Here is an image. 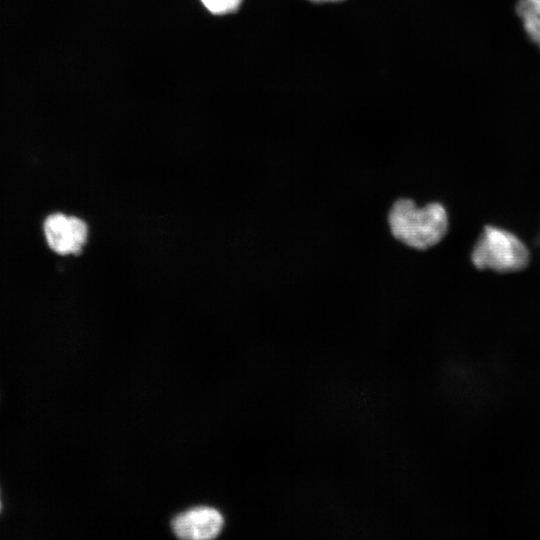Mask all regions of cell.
I'll return each instance as SVG.
<instances>
[{
  "instance_id": "6da1fadb",
  "label": "cell",
  "mask_w": 540,
  "mask_h": 540,
  "mask_svg": "<svg viewBox=\"0 0 540 540\" xmlns=\"http://www.w3.org/2000/svg\"><path fill=\"white\" fill-rule=\"evenodd\" d=\"M391 235L402 244L416 250H426L438 244L448 230V215L437 202L420 207L409 198L397 199L388 212Z\"/></svg>"
},
{
  "instance_id": "7a4b0ae2",
  "label": "cell",
  "mask_w": 540,
  "mask_h": 540,
  "mask_svg": "<svg viewBox=\"0 0 540 540\" xmlns=\"http://www.w3.org/2000/svg\"><path fill=\"white\" fill-rule=\"evenodd\" d=\"M471 259L479 269L515 272L527 265L529 251L513 233L487 226L472 251Z\"/></svg>"
},
{
  "instance_id": "3957f363",
  "label": "cell",
  "mask_w": 540,
  "mask_h": 540,
  "mask_svg": "<svg viewBox=\"0 0 540 540\" xmlns=\"http://www.w3.org/2000/svg\"><path fill=\"white\" fill-rule=\"evenodd\" d=\"M43 232L48 247L59 255L79 254L88 238L84 220L61 212L45 218Z\"/></svg>"
},
{
  "instance_id": "277c9868",
  "label": "cell",
  "mask_w": 540,
  "mask_h": 540,
  "mask_svg": "<svg viewBox=\"0 0 540 540\" xmlns=\"http://www.w3.org/2000/svg\"><path fill=\"white\" fill-rule=\"evenodd\" d=\"M223 524V517L216 509L197 507L177 515L172 529L182 539L208 540L219 535Z\"/></svg>"
},
{
  "instance_id": "5b68a950",
  "label": "cell",
  "mask_w": 540,
  "mask_h": 540,
  "mask_svg": "<svg viewBox=\"0 0 540 540\" xmlns=\"http://www.w3.org/2000/svg\"><path fill=\"white\" fill-rule=\"evenodd\" d=\"M517 14L529 37L540 48V0H519Z\"/></svg>"
},
{
  "instance_id": "8992f818",
  "label": "cell",
  "mask_w": 540,
  "mask_h": 540,
  "mask_svg": "<svg viewBox=\"0 0 540 540\" xmlns=\"http://www.w3.org/2000/svg\"><path fill=\"white\" fill-rule=\"evenodd\" d=\"M204 6L212 13L223 14L235 11L242 0H201Z\"/></svg>"
},
{
  "instance_id": "52a82bcc",
  "label": "cell",
  "mask_w": 540,
  "mask_h": 540,
  "mask_svg": "<svg viewBox=\"0 0 540 540\" xmlns=\"http://www.w3.org/2000/svg\"><path fill=\"white\" fill-rule=\"evenodd\" d=\"M307 1L315 3V4H335V3H341L345 0H307Z\"/></svg>"
},
{
  "instance_id": "ba28073f",
  "label": "cell",
  "mask_w": 540,
  "mask_h": 540,
  "mask_svg": "<svg viewBox=\"0 0 540 540\" xmlns=\"http://www.w3.org/2000/svg\"><path fill=\"white\" fill-rule=\"evenodd\" d=\"M1 508H2V504H1V498H0V511H1Z\"/></svg>"
}]
</instances>
